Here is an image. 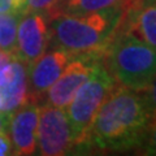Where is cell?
<instances>
[{"instance_id": "1", "label": "cell", "mask_w": 156, "mask_h": 156, "mask_svg": "<svg viewBox=\"0 0 156 156\" xmlns=\"http://www.w3.org/2000/svg\"><path fill=\"white\" fill-rule=\"evenodd\" d=\"M150 121L151 111L139 91L115 89L96 112L86 142L101 150L133 147L144 135Z\"/></svg>"}, {"instance_id": "2", "label": "cell", "mask_w": 156, "mask_h": 156, "mask_svg": "<svg viewBox=\"0 0 156 156\" xmlns=\"http://www.w3.org/2000/svg\"><path fill=\"white\" fill-rule=\"evenodd\" d=\"M120 18V7L82 14L58 13L52 20L50 34L58 47L72 53L91 52L108 41Z\"/></svg>"}, {"instance_id": "3", "label": "cell", "mask_w": 156, "mask_h": 156, "mask_svg": "<svg viewBox=\"0 0 156 156\" xmlns=\"http://www.w3.org/2000/svg\"><path fill=\"white\" fill-rule=\"evenodd\" d=\"M108 66L121 86L140 92L156 76V50L133 34L125 35L112 47Z\"/></svg>"}, {"instance_id": "4", "label": "cell", "mask_w": 156, "mask_h": 156, "mask_svg": "<svg viewBox=\"0 0 156 156\" xmlns=\"http://www.w3.org/2000/svg\"><path fill=\"white\" fill-rule=\"evenodd\" d=\"M116 82L111 72L98 60L90 77L83 82L66 107L73 143H86L90 126L104 100L115 90Z\"/></svg>"}, {"instance_id": "5", "label": "cell", "mask_w": 156, "mask_h": 156, "mask_svg": "<svg viewBox=\"0 0 156 156\" xmlns=\"http://www.w3.org/2000/svg\"><path fill=\"white\" fill-rule=\"evenodd\" d=\"M37 148L43 156H61L74 146L72 128L64 108L46 104L39 109Z\"/></svg>"}, {"instance_id": "6", "label": "cell", "mask_w": 156, "mask_h": 156, "mask_svg": "<svg viewBox=\"0 0 156 156\" xmlns=\"http://www.w3.org/2000/svg\"><path fill=\"white\" fill-rule=\"evenodd\" d=\"M98 58L94 53L82 57H72L64 70L47 90V103L58 108H66L78 89L90 77Z\"/></svg>"}, {"instance_id": "7", "label": "cell", "mask_w": 156, "mask_h": 156, "mask_svg": "<svg viewBox=\"0 0 156 156\" xmlns=\"http://www.w3.org/2000/svg\"><path fill=\"white\" fill-rule=\"evenodd\" d=\"M51 39L47 14L39 12L21 13L17 26L16 53L30 65L46 52Z\"/></svg>"}, {"instance_id": "8", "label": "cell", "mask_w": 156, "mask_h": 156, "mask_svg": "<svg viewBox=\"0 0 156 156\" xmlns=\"http://www.w3.org/2000/svg\"><path fill=\"white\" fill-rule=\"evenodd\" d=\"M39 109L37 104L26 103L9 115L8 135L12 143V154L20 156L35 154Z\"/></svg>"}, {"instance_id": "9", "label": "cell", "mask_w": 156, "mask_h": 156, "mask_svg": "<svg viewBox=\"0 0 156 156\" xmlns=\"http://www.w3.org/2000/svg\"><path fill=\"white\" fill-rule=\"evenodd\" d=\"M74 53L64 48H57L50 52H44L41 57L31 62L29 69V85L31 87L33 94H46L70 61Z\"/></svg>"}, {"instance_id": "10", "label": "cell", "mask_w": 156, "mask_h": 156, "mask_svg": "<svg viewBox=\"0 0 156 156\" xmlns=\"http://www.w3.org/2000/svg\"><path fill=\"white\" fill-rule=\"evenodd\" d=\"M2 112L11 115L20 107L29 103V69L17 53L13 57L11 70L5 82L0 87Z\"/></svg>"}, {"instance_id": "11", "label": "cell", "mask_w": 156, "mask_h": 156, "mask_svg": "<svg viewBox=\"0 0 156 156\" xmlns=\"http://www.w3.org/2000/svg\"><path fill=\"white\" fill-rule=\"evenodd\" d=\"M133 35L156 50V3L143 7L135 16Z\"/></svg>"}, {"instance_id": "12", "label": "cell", "mask_w": 156, "mask_h": 156, "mask_svg": "<svg viewBox=\"0 0 156 156\" xmlns=\"http://www.w3.org/2000/svg\"><path fill=\"white\" fill-rule=\"evenodd\" d=\"M21 13H0V50L17 51V26Z\"/></svg>"}, {"instance_id": "13", "label": "cell", "mask_w": 156, "mask_h": 156, "mask_svg": "<svg viewBox=\"0 0 156 156\" xmlns=\"http://www.w3.org/2000/svg\"><path fill=\"white\" fill-rule=\"evenodd\" d=\"M124 0H62L65 13H91L101 9L120 7Z\"/></svg>"}, {"instance_id": "14", "label": "cell", "mask_w": 156, "mask_h": 156, "mask_svg": "<svg viewBox=\"0 0 156 156\" xmlns=\"http://www.w3.org/2000/svg\"><path fill=\"white\" fill-rule=\"evenodd\" d=\"M62 0H26V5L22 13L25 12H39L50 14L51 17H55L57 14V8L61 4Z\"/></svg>"}, {"instance_id": "15", "label": "cell", "mask_w": 156, "mask_h": 156, "mask_svg": "<svg viewBox=\"0 0 156 156\" xmlns=\"http://www.w3.org/2000/svg\"><path fill=\"white\" fill-rule=\"evenodd\" d=\"M14 55H16V52H8L0 50V87L3 86L9 74Z\"/></svg>"}, {"instance_id": "16", "label": "cell", "mask_w": 156, "mask_h": 156, "mask_svg": "<svg viewBox=\"0 0 156 156\" xmlns=\"http://www.w3.org/2000/svg\"><path fill=\"white\" fill-rule=\"evenodd\" d=\"M142 95L144 96V99L148 104V108L151 111V117L156 116V76L147 85V87L142 91Z\"/></svg>"}, {"instance_id": "17", "label": "cell", "mask_w": 156, "mask_h": 156, "mask_svg": "<svg viewBox=\"0 0 156 156\" xmlns=\"http://www.w3.org/2000/svg\"><path fill=\"white\" fill-rule=\"evenodd\" d=\"M26 0H0V13H22Z\"/></svg>"}, {"instance_id": "18", "label": "cell", "mask_w": 156, "mask_h": 156, "mask_svg": "<svg viewBox=\"0 0 156 156\" xmlns=\"http://www.w3.org/2000/svg\"><path fill=\"white\" fill-rule=\"evenodd\" d=\"M148 133H147V154L156 155V116L151 117V121L148 124Z\"/></svg>"}, {"instance_id": "19", "label": "cell", "mask_w": 156, "mask_h": 156, "mask_svg": "<svg viewBox=\"0 0 156 156\" xmlns=\"http://www.w3.org/2000/svg\"><path fill=\"white\" fill-rule=\"evenodd\" d=\"M12 154V143L11 138L7 134V131L0 133V156H5Z\"/></svg>"}, {"instance_id": "20", "label": "cell", "mask_w": 156, "mask_h": 156, "mask_svg": "<svg viewBox=\"0 0 156 156\" xmlns=\"http://www.w3.org/2000/svg\"><path fill=\"white\" fill-rule=\"evenodd\" d=\"M8 122H9V113H5V112L0 111V133L7 131Z\"/></svg>"}]
</instances>
